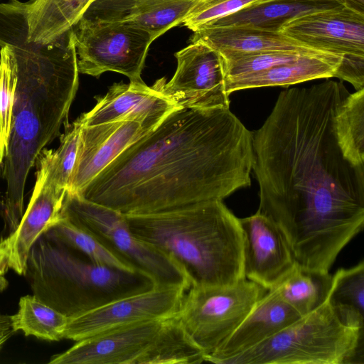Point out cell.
<instances>
[{
  "label": "cell",
  "instance_id": "obj_1",
  "mask_svg": "<svg viewBox=\"0 0 364 364\" xmlns=\"http://www.w3.org/2000/svg\"><path fill=\"white\" fill-rule=\"evenodd\" d=\"M348 94L333 80L287 89L252 132L258 210L279 228L296 263L320 273L364 227V165L345 156L334 127Z\"/></svg>",
  "mask_w": 364,
  "mask_h": 364
},
{
  "label": "cell",
  "instance_id": "obj_2",
  "mask_svg": "<svg viewBox=\"0 0 364 364\" xmlns=\"http://www.w3.org/2000/svg\"><path fill=\"white\" fill-rule=\"evenodd\" d=\"M252 139L230 108H178L77 195L124 215L223 200L251 185Z\"/></svg>",
  "mask_w": 364,
  "mask_h": 364
},
{
  "label": "cell",
  "instance_id": "obj_3",
  "mask_svg": "<svg viewBox=\"0 0 364 364\" xmlns=\"http://www.w3.org/2000/svg\"><path fill=\"white\" fill-rule=\"evenodd\" d=\"M9 46L17 65L13 127L2 164V215L9 232L23 214L26 183L46 147L68 125L79 85L73 28L48 43L31 41L26 14L12 9L0 14V47Z\"/></svg>",
  "mask_w": 364,
  "mask_h": 364
},
{
  "label": "cell",
  "instance_id": "obj_4",
  "mask_svg": "<svg viewBox=\"0 0 364 364\" xmlns=\"http://www.w3.org/2000/svg\"><path fill=\"white\" fill-rule=\"evenodd\" d=\"M125 216L132 232L173 259L191 286H230L245 279L240 220L222 200Z\"/></svg>",
  "mask_w": 364,
  "mask_h": 364
},
{
  "label": "cell",
  "instance_id": "obj_5",
  "mask_svg": "<svg viewBox=\"0 0 364 364\" xmlns=\"http://www.w3.org/2000/svg\"><path fill=\"white\" fill-rule=\"evenodd\" d=\"M25 276L33 295L68 318L156 286L146 274L82 259L43 235L30 251Z\"/></svg>",
  "mask_w": 364,
  "mask_h": 364
},
{
  "label": "cell",
  "instance_id": "obj_6",
  "mask_svg": "<svg viewBox=\"0 0 364 364\" xmlns=\"http://www.w3.org/2000/svg\"><path fill=\"white\" fill-rule=\"evenodd\" d=\"M364 328L344 322L326 300L274 336L221 364H364Z\"/></svg>",
  "mask_w": 364,
  "mask_h": 364
},
{
  "label": "cell",
  "instance_id": "obj_7",
  "mask_svg": "<svg viewBox=\"0 0 364 364\" xmlns=\"http://www.w3.org/2000/svg\"><path fill=\"white\" fill-rule=\"evenodd\" d=\"M205 362V354L176 317L127 325L76 341L54 355L52 364H191Z\"/></svg>",
  "mask_w": 364,
  "mask_h": 364
},
{
  "label": "cell",
  "instance_id": "obj_8",
  "mask_svg": "<svg viewBox=\"0 0 364 364\" xmlns=\"http://www.w3.org/2000/svg\"><path fill=\"white\" fill-rule=\"evenodd\" d=\"M61 217L85 230L122 260L147 274L156 285H186L184 270L170 257L139 239L125 215L66 192Z\"/></svg>",
  "mask_w": 364,
  "mask_h": 364
},
{
  "label": "cell",
  "instance_id": "obj_9",
  "mask_svg": "<svg viewBox=\"0 0 364 364\" xmlns=\"http://www.w3.org/2000/svg\"><path fill=\"white\" fill-rule=\"evenodd\" d=\"M267 291L247 279L230 286H191L175 316L188 337L203 352L205 360Z\"/></svg>",
  "mask_w": 364,
  "mask_h": 364
},
{
  "label": "cell",
  "instance_id": "obj_10",
  "mask_svg": "<svg viewBox=\"0 0 364 364\" xmlns=\"http://www.w3.org/2000/svg\"><path fill=\"white\" fill-rule=\"evenodd\" d=\"M79 73L97 77L112 71L141 82L148 50L156 37L124 21L82 17L73 27Z\"/></svg>",
  "mask_w": 364,
  "mask_h": 364
},
{
  "label": "cell",
  "instance_id": "obj_11",
  "mask_svg": "<svg viewBox=\"0 0 364 364\" xmlns=\"http://www.w3.org/2000/svg\"><path fill=\"white\" fill-rule=\"evenodd\" d=\"M177 68L172 78L154 84L180 108L213 109L229 108L230 95L219 53L202 42L190 45L175 53Z\"/></svg>",
  "mask_w": 364,
  "mask_h": 364
},
{
  "label": "cell",
  "instance_id": "obj_12",
  "mask_svg": "<svg viewBox=\"0 0 364 364\" xmlns=\"http://www.w3.org/2000/svg\"><path fill=\"white\" fill-rule=\"evenodd\" d=\"M189 287L156 285L69 317L63 338L79 341L127 325L176 316Z\"/></svg>",
  "mask_w": 364,
  "mask_h": 364
},
{
  "label": "cell",
  "instance_id": "obj_13",
  "mask_svg": "<svg viewBox=\"0 0 364 364\" xmlns=\"http://www.w3.org/2000/svg\"><path fill=\"white\" fill-rule=\"evenodd\" d=\"M66 191L55 186L37 166L33 192L16 229L0 239V275L12 269L25 275L30 251L36 242L61 219Z\"/></svg>",
  "mask_w": 364,
  "mask_h": 364
},
{
  "label": "cell",
  "instance_id": "obj_14",
  "mask_svg": "<svg viewBox=\"0 0 364 364\" xmlns=\"http://www.w3.org/2000/svg\"><path fill=\"white\" fill-rule=\"evenodd\" d=\"M280 32L303 45L342 58L364 56V11L343 8L306 14L285 23Z\"/></svg>",
  "mask_w": 364,
  "mask_h": 364
},
{
  "label": "cell",
  "instance_id": "obj_15",
  "mask_svg": "<svg viewBox=\"0 0 364 364\" xmlns=\"http://www.w3.org/2000/svg\"><path fill=\"white\" fill-rule=\"evenodd\" d=\"M239 220L244 237L245 279L271 289L296 265L291 249L279 228L259 210Z\"/></svg>",
  "mask_w": 364,
  "mask_h": 364
},
{
  "label": "cell",
  "instance_id": "obj_16",
  "mask_svg": "<svg viewBox=\"0 0 364 364\" xmlns=\"http://www.w3.org/2000/svg\"><path fill=\"white\" fill-rule=\"evenodd\" d=\"M97 103L81 114L83 126L135 121L156 128L173 111L180 108L154 84L144 81L114 83L104 96L95 97Z\"/></svg>",
  "mask_w": 364,
  "mask_h": 364
},
{
  "label": "cell",
  "instance_id": "obj_17",
  "mask_svg": "<svg viewBox=\"0 0 364 364\" xmlns=\"http://www.w3.org/2000/svg\"><path fill=\"white\" fill-rule=\"evenodd\" d=\"M154 129L135 121L83 126L76 165L66 192L79 194L127 148Z\"/></svg>",
  "mask_w": 364,
  "mask_h": 364
},
{
  "label": "cell",
  "instance_id": "obj_18",
  "mask_svg": "<svg viewBox=\"0 0 364 364\" xmlns=\"http://www.w3.org/2000/svg\"><path fill=\"white\" fill-rule=\"evenodd\" d=\"M196 0H94L82 17L137 25L156 38L182 24Z\"/></svg>",
  "mask_w": 364,
  "mask_h": 364
},
{
  "label": "cell",
  "instance_id": "obj_19",
  "mask_svg": "<svg viewBox=\"0 0 364 364\" xmlns=\"http://www.w3.org/2000/svg\"><path fill=\"white\" fill-rule=\"evenodd\" d=\"M301 316L272 289L255 304L246 317L205 362L221 364L225 358L274 336Z\"/></svg>",
  "mask_w": 364,
  "mask_h": 364
},
{
  "label": "cell",
  "instance_id": "obj_20",
  "mask_svg": "<svg viewBox=\"0 0 364 364\" xmlns=\"http://www.w3.org/2000/svg\"><path fill=\"white\" fill-rule=\"evenodd\" d=\"M342 57L333 53L304 55L260 72L225 79L228 93L269 86H284L334 77Z\"/></svg>",
  "mask_w": 364,
  "mask_h": 364
},
{
  "label": "cell",
  "instance_id": "obj_21",
  "mask_svg": "<svg viewBox=\"0 0 364 364\" xmlns=\"http://www.w3.org/2000/svg\"><path fill=\"white\" fill-rule=\"evenodd\" d=\"M191 40V42H202L218 51L296 50L326 53L309 48L280 31H269L247 26H205L193 31Z\"/></svg>",
  "mask_w": 364,
  "mask_h": 364
},
{
  "label": "cell",
  "instance_id": "obj_22",
  "mask_svg": "<svg viewBox=\"0 0 364 364\" xmlns=\"http://www.w3.org/2000/svg\"><path fill=\"white\" fill-rule=\"evenodd\" d=\"M345 4L346 0H272L246 7L205 26H247L279 32L285 23L294 18L338 9Z\"/></svg>",
  "mask_w": 364,
  "mask_h": 364
},
{
  "label": "cell",
  "instance_id": "obj_23",
  "mask_svg": "<svg viewBox=\"0 0 364 364\" xmlns=\"http://www.w3.org/2000/svg\"><path fill=\"white\" fill-rule=\"evenodd\" d=\"M94 0L26 1L31 41L48 43L73 28Z\"/></svg>",
  "mask_w": 364,
  "mask_h": 364
},
{
  "label": "cell",
  "instance_id": "obj_24",
  "mask_svg": "<svg viewBox=\"0 0 364 364\" xmlns=\"http://www.w3.org/2000/svg\"><path fill=\"white\" fill-rule=\"evenodd\" d=\"M331 284L329 273L309 271L296 264L294 269L271 289L302 316L326 300Z\"/></svg>",
  "mask_w": 364,
  "mask_h": 364
},
{
  "label": "cell",
  "instance_id": "obj_25",
  "mask_svg": "<svg viewBox=\"0 0 364 364\" xmlns=\"http://www.w3.org/2000/svg\"><path fill=\"white\" fill-rule=\"evenodd\" d=\"M328 300L347 324L364 328V262L331 275Z\"/></svg>",
  "mask_w": 364,
  "mask_h": 364
},
{
  "label": "cell",
  "instance_id": "obj_26",
  "mask_svg": "<svg viewBox=\"0 0 364 364\" xmlns=\"http://www.w3.org/2000/svg\"><path fill=\"white\" fill-rule=\"evenodd\" d=\"M15 332L58 341L63 338L68 317L44 303L35 295L20 298L16 314L11 316Z\"/></svg>",
  "mask_w": 364,
  "mask_h": 364
},
{
  "label": "cell",
  "instance_id": "obj_27",
  "mask_svg": "<svg viewBox=\"0 0 364 364\" xmlns=\"http://www.w3.org/2000/svg\"><path fill=\"white\" fill-rule=\"evenodd\" d=\"M334 127L345 156L355 165H364V88L348 94L340 104Z\"/></svg>",
  "mask_w": 364,
  "mask_h": 364
},
{
  "label": "cell",
  "instance_id": "obj_28",
  "mask_svg": "<svg viewBox=\"0 0 364 364\" xmlns=\"http://www.w3.org/2000/svg\"><path fill=\"white\" fill-rule=\"evenodd\" d=\"M82 127L80 115L65 127L59 146L55 150L43 149L36 160L37 166L45 171L50 181L66 191L76 165Z\"/></svg>",
  "mask_w": 364,
  "mask_h": 364
},
{
  "label": "cell",
  "instance_id": "obj_29",
  "mask_svg": "<svg viewBox=\"0 0 364 364\" xmlns=\"http://www.w3.org/2000/svg\"><path fill=\"white\" fill-rule=\"evenodd\" d=\"M43 235L80 252L97 264L131 272H139L110 252L93 236L65 218L61 217Z\"/></svg>",
  "mask_w": 364,
  "mask_h": 364
},
{
  "label": "cell",
  "instance_id": "obj_30",
  "mask_svg": "<svg viewBox=\"0 0 364 364\" xmlns=\"http://www.w3.org/2000/svg\"><path fill=\"white\" fill-rule=\"evenodd\" d=\"M218 51V50H217ZM220 55L226 78L246 75L296 60L306 55L328 53H306L296 50H262L240 52L230 50L218 51Z\"/></svg>",
  "mask_w": 364,
  "mask_h": 364
},
{
  "label": "cell",
  "instance_id": "obj_31",
  "mask_svg": "<svg viewBox=\"0 0 364 364\" xmlns=\"http://www.w3.org/2000/svg\"><path fill=\"white\" fill-rule=\"evenodd\" d=\"M17 65L14 52L9 46L0 50V165L8 153L12 127Z\"/></svg>",
  "mask_w": 364,
  "mask_h": 364
},
{
  "label": "cell",
  "instance_id": "obj_32",
  "mask_svg": "<svg viewBox=\"0 0 364 364\" xmlns=\"http://www.w3.org/2000/svg\"><path fill=\"white\" fill-rule=\"evenodd\" d=\"M272 0H196L182 24L193 32L252 5Z\"/></svg>",
  "mask_w": 364,
  "mask_h": 364
},
{
  "label": "cell",
  "instance_id": "obj_33",
  "mask_svg": "<svg viewBox=\"0 0 364 364\" xmlns=\"http://www.w3.org/2000/svg\"><path fill=\"white\" fill-rule=\"evenodd\" d=\"M15 333L11 326V316L0 314V350Z\"/></svg>",
  "mask_w": 364,
  "mask_h": 364
},
{
  "label": "cell",
  "instance_id": "obj_34",
  "mask_svg": "<svg viewBox=\"0 0 364 364\" xmlns=\"http://www.w3.org/2000/svg\"><path fill=\"white\" fill-rule=\"evenodd\" d=\"M8 285V282L4 276L0 275V291H3Z\"/></svg>",
  "mask_w": 364,
  "mask_h": 364
},
{
  "label": "cell",
  "instance_id": "obj_35",
  "mask_svg": "<svg viewBox=\"0 0 364 364\" xmlns=\"http://www.w3.org/2000/svg\"><path fill=\"white\" fill-rule=\"evenodd\" d=\"M1 1V0H0V1Z\"/></svg>",
  "mask_w": 364,
  "mask_h": 364
}]
</instances>
